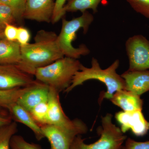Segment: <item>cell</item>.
<instances>
[{
	"label": "cell",
	"instance_id": "1",
	"mask_svg": "<svg viewBox=\"0 0 149 149\" xmlns=\"http://www.w3.org/2000/svg\"><path fill=\"white\" fill-rule=\"evenodd\" d=\"M57 37L53 31L42 29L37 32L34 43L21 46V60L17 65L33 76L38 68L64 57L59 47Z\"/></svg>",
	"mask_w": 149,
	"mask_h": 149
},
{
	"label": "cell",
	"instance_id": "2",
	"mask_svg": "<svg viewBox=\"0 0 149 149\" xmlns=\"http://www.w3.org/2000/svg\"><path fill=\"white\" fill-rule=\"evenodd\" d=\"M119 64V60H116L108 68L102 69L97 60L93 58L91 68L86 67L83 64L81 65L80 70L75 73L71 85L64 91L65 93H69L75 87L83 85L85 81L98 80L104 84L107 87V92L104 93L102 99L110 100L116 92L125 90L124 79L116 72Z\"/></svg>",
	"mask_w": 149,
	"mask_h": 149
},
{
	"label": "cell",
	"instance_id": "3",
	"mask_svg": "<svg viewBox=\"0 0 149 149\" xmlns=\"http://www.w3.org/2000/svg\"><path fill=\"white\" fill-rule=\"evenodd\" d=\"M81 64L77 59L64 56L38 68L34 76L36 80L60 93L64 92L70 86L73 76L80 70Z\"/></svg>",
	"mask_w": 149,
	"mask_h": 149
},
{
	"label": "cell",
	"instance_id": "4",
	"mask_svg": "<svg viewBox=\"0 0 149 149\" xmlns=\"http://www.w3.org/2000/svg\"><path fill=\"white\" fill-rule=\"evenodd\" d=\"M94 19L93 15L88 10L82 13L81 16L71 20L62 19L61 31L58 35L57 41L64 56L78 59L81 56L90 53V50L84 44L76 48L73 47L72 43L76 39V34L79 29H83V33L87 34Z\"/></svg>",
	"mask_w": 149,
	"mask_h": 149
},
{
	"label": "cell",
	"instance_id": "5",
	"mask_svg": "<svg viewBox=\"0 0 149 149\" xmlns=\"http://www.w3.org/2000/svg\"><path fill=\"white\" fill-rule=\"evenodd\" d=\"M112 115L107 113L102 117V126L97 129L100 139L93 143L87 144L84 142L81 135L75 137L70 149H121L127 136L120 128L112 122Z\"/></svg>",
	"mask_w": 149,
	"mask_h": 149
},
{
	"label": "cell",
	"instance_id": "6",
	"mask_svg": "<svg viewBox=\"0 0 149 149\" xmlns=\"http://www.w3.org/2000/svg\"><path fill=\"white\" fill-rule=\"evenodd\" d=\"M59 93L50 88L48 100V124L87 133L88 127L80 119L70 120L65 113L60 102Z\"/></svg>",
	"mask_w": 149,
	"mask_h": 149
},
{
	"label": "cell",
	"instance_id": "7",
	"mask_svg": "<svg viewBox=\"0 0 149 149\" xmlns=\"http://www.w3.org/2000/svg\"><path fill=\"white\" fill-rule=\"evenodd\" d=\"M125 50L129 60L128 70L149 69V41L143 35L129 37L125 44Z\"/></svg>",
	"mask_w": 149,
	"mask_h": 149
},
{
	"label": "cell",
	"instance_id": "8",
	"mask_svg": "<svg viewBox=\"0 0 149 149\" xmlns=\"http://www.w3.org/2000/svg\"><path fill=\"white\" fill-rule=\"evenodd\" d=\"M36 80L30 75L19 69L17 65L0 64V89L7 90L27 87Z\"/></svg>",
	"mask_w": 149,
	"mask_h": 149
},
{
	"label": "cell",
	"instance_id": "9",
	"mask_svg": "<svg viewBox=\"0 0 149 149\" xmlns=\"http://www.w3.org/2000/svg\"><path fill=\"white\" fill-rule=\"evenodd\" d=\"M41 127L45 138L50 144V149H70L75 137L83 134L79 130H70L51 124Z\"/></svg>",
	"mask_w": 149,
	"mask_h": 149
},
{
	"label": "cell",
	"instance_id": "10",
	"mask_svg": "<svg viewBox=\"0 0 149 149\" xmlns=\"http://www.w3.org/2000/svg\"><path fill=\"white\" fill-rule=\"evenodd\" d=\"M115 117L121 125L123 133L130 130L135 136L141 137L149 130V122L146 120L142 111H119L116 113Z\"/></svg>",
	"mask_w": 149,
	"mask_h": 149
},
{
	"label": "cell",
	"instance_id": "11",
	"mask_svg": "<svg viewBox=\"0 0 149 149\" xmlns=\"http://www.w3.org/2000/svg\"><path fill=\"white\" fill-rule=\"evenodd\" d=\"M54 7V0H26L24 18L50 23Z\"/></svg>",
	"mask_w": 149,
	"mask_h": 149
},
{
	"label": "cell",
	"instance_id": "12",
	"mask_svg": "<svg viewBox=\"0 0 149 149\" xmlns=\"http://www.w3.org/2000/svg\"><path fill=\"white\" fill-rule=\"evenodd\" d=\"M50 88L38 80L18 99L17 103L29 111L43 102L48 101Z\"/></svg>",
	"mask_w": 149,
	"mask_h": 149
},
{
	"label": "cell",
	"instance_id": "13",
	"mask_svg": "<svg viewBox=\"0 0 149 149\" xmlns=\"http://www.w3.org/2000/svg\"><path fill=\"white\" fill-rule=\"evenodd\" d=\"M125 84V90L140 96L149 91V70H128L121 75Z\"/></svg>",
	"mask_w": 149,
	"mask_h": 149
},
{
	"label": "cell",
	"instance_id": "14",
	"mask_svg": "<svg viewBox=\"0 0 149 149\" xmlns=\"http://www.w3.org/2000/svg\"><path fill=\"white\" fill-rule=\"evenodd\" d=\"M110 100L124 111H142L143 109V102L140 96L125 90L116 92Z\"/></svg>",
	"mask_w": 149,
	"mask_h": 149
},
{
	"label": "cell",
	"instance_id": "15",
	"mask_svg": "<svg viewBox=\"0 0 149 149\" xmlns=\"http://www.w3.org/2000/svg\"><path fill=\"white\" fill-rule=\"evenodd\" d=\"M9 111L13 120L27 126L33 132L38 141H40L45 138L41 126L33 119L29 111L17 103L14 104Z\"/></svg>",
	"mask_w": 149,
	"mask_h": 149
},
{
	"label": "cell",
	"instance_id": "16",
	"mask_svg": "<svg viewBox=\"0 0 149 149\" xmlns=\"http://www.w3.org/2000/svg\"><path fill=\"white\" fill-rule=\"evenodd\" d=\"M21 59V46L17 42L0 39V64L17 65Z\"/></svg>",
	"mask_w": 149,
	"mask_h": 149
},
{
	"label": "cell",
	"instance_id": "17",
	"mask_svg": "<svg viewBox=\"0 0 149 149\" xmlns=\"http://www.w3.org/2000/svg\"><path fill=\"white\" fill-rule=\"evenodd\" d=\"M103 0H68L64 6V10L66 12H81L82 13L88 9H91L94 13L97 12L99 4Z\"/></svg>",
	"mask_w": 149,
	"mask_h": 149
},
{
	"label": "cell",
	"instance_id": "18",
	"mask_svg": "<svg viewBox=\"0 0 149 149\" xmlns=\"http://www.w3.org/2000/svg\"><path fill=\"white\" fill-rule=\"evenodd\" d=\"M31 85L10 90L0 89V106L9 110L14 104L17 102L19 98L29 89Z\"/></svg>",
	"mask_w": 149,
	"mask_h": 149
},
{
	"label": "cell",
	"instance_id": "19",
	"mask_svg": "<svg viewBox=\"0 0 149 149\" xmlns=\"http://www.w3.org/2000/svg\"><path fill=\"white\" fill-rule=\"evenodd\" d=\"M17 131V124L14 120L0 127V149H10L11 139Z\"/></svg>",
	"mask_w": 149,
	"mask_h": 149
},
{
	"label": "cell",
	"instance_id": "20",
	"mask_svg": "<svg viewBox=\"0 0 149 149\" xmlns=\"http://www.w3.org/2000/svg\"><path fill=\"white\" fill-rule=\"evenodd\" d=\"M48 101H47L37 105L29 112L33 119L41 127L48 124Z\"/></svg>",
	"mask_w": 149,
	"mask_h": 149
},
{
	"label": "cell",
	"instance_id": "21",
	"mask_svg": "<svg viewBox=\"0 0 149 149\" xmlns=\"http://www.w3.org/2000/svg\"><path fill=\"white\" fill-rule=\"evenodd\" d=\"M26 0H0V3L9 7L13 13L16 21H23Z\"/></svg>",
	"mask_w": 149,
	"mask_h": 149
},
{
	"label": "cell",
	"instance_id": "22",
	"mask_svg": "<svg viewBox=\"0 0 149 149\" xmlns=\"http://www.w3.org/2000/svg\"><path fill=\"white\" fill-rule=\"evenodd\" d=\"M11 149H42L40 145L26 141L22 136L15 135L11 139Z\"/></svg>",
	"mask_w": 149,
	"mask_h": 149
},
{
	"label": "cell",
	"instance_id": "23",
	"mask_svg": "<svg viewBox=\"0 0 149 149\" xmlns=\"http://www.w3.org/2000/svg\"><path fill=\"white\" fill-rule=\"evenodd\" d=\"M135 11L149 19V0H126Z\"/></svg>",
	"mask_w": 149,
	"mask_h": 149
},
{
	"label": "cell",
	"instance_id": "24",
	"mask_svg": "<svg viewBox=\"0 0 149 149\" xmlns=\"http://www.w3.org/2000/svg\"><path fill=\"white\" fill-rule=\"evenodd\" d=\"M16 21L11 9L8 6L0 3V26L4 27L6 24H11Z\"/></svg>",
	"mask_w": 149,
	"mask_h": 149
},
{
	"label": "cell",
	"instance_id": "25",
	"mask_svg": "<svg viewBox=\"0 0 149 149\" xmlns=\"http://www.w3.org/2000/svg\"><path fill=\"white\" fill-rule=\"evenodd\" d=\"M67 1V0H56L53 15L52 19L53 24L57 23L59 21L66 13L64 10V7Z\"/></svg>",
	"mask_w": 149,
	"mask_h": 149
},
{
	"label": "cell",
	"instance_id": "26",
	"mask_svg": "<svg viewBox=\"0 0 149 149\" xmlns=\"http://www.w3.org/2000/svg\"><path fill=\"white\" fill-rule=\"evenodd\" d=\"M121 149H149V141L138 142L133 139H126Z\"/></svg>",
	"mask_w": 149,
	"mask_h": 149
},
{
	"label": "cell",
	"instance_id": "27",
	"mask_svg": "<svg viewBox=\"0 0 149 149\" xmlns=\"http://www.w3.org/2000/svg\"><path fill=\"white\" fill-rule=\"evenodd\" d=\"M30 37V32L28 29L22 27H18L17 42L20 46L26 45L29 43Z\"/></svg>",
	"mask_w": 149,
	"mask_h": 149
},
{
	"label": "cell",
	"instance_id": "28",
	"mask_svg": "<svg viewBox=\"0 0 149 149\" xmlns=\"http://www.w3.org/2000/svg\"><path fill=\"white\" fill-rule=\"evenodd\" d=\"M18 27L10 24H6L4 29V36L9 41H16Z\"/></svg>",
	"mask_w": 149,
	"mask_h": 149
},
{
	"label": "cell",
	"instance_id": "29",
	"mask_svg": "<svg viewBox=\"0 0 149 149\" xmlns=\"http://www.w3.org/2000/svg\"><path fill=\"white\" fill-rule=\"evenodd\" d=\"M13 121L9 111L0 106V127L7 125Z\"/></svg>",
	"mask_w": 149,
	"mask_h": 149
},
{
	"label": "cell",
	"instance_id": "30",
	"mask_svg": "<svg viewBox=\"0 0 149 149\" xmlns=\"http://www.w3.org/2000/svg\"><path fill=\"white\" fill-rule=\"evenodd\" d=\"M4 29V27L0 26V37L1 36L2 34H3Z\"/></svg>",
	"mask_w": 149,
	"mask_h": 149
}]
</instances>
